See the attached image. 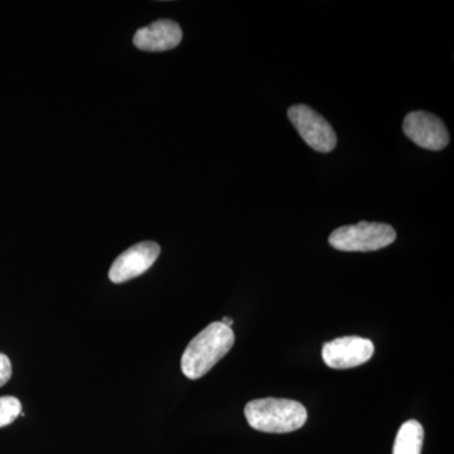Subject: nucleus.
Instances as JSON below:
<instances>
[{
	"label": "nucleus",
	"mask_w": 454,
	"mask_h": 454,
	"mask_svg": "<svg viewBox=\"0 0 454 454\" xmlns=\"http://www.w3.org/2000/svg\"><path fill=\"white\" fill-rule=\"evenodd\" d=\"M403 129L411 142L429 151H442L450 143L446 125L438 116L430 113H409L405 116Z\"/></svg>",
	"instance_id": "obj_6"
},
{
	"label": "nucleus",
	"mask_w": 454,
	"mask_h": 454,
	"mask_svg": "<svg viewBox=\"0 0 454 454\" xmlns=\"http://www.w3.org/2000/svg\"><path fill=\"white\" fill-rule=\"evenodd\" d=\"M424 429L417 420H408L397 430L393 454H422Z\"/></svg>",
	"instance_id": "obj_9"
},
{
	"label": "nucleus",
	"mask_w": 454,
	"mask_h": 454,
	"mask_svg": "<svg viewBox=\"0 0 454 454\" xmlns=\"http://www.w3.org/2000/svg\"><path fill=\"white\" fill-rule=\"evenodd\" d=\"M20 413H22V404L17 397H0V428L13 423Z\"/></svg>",
	"instance_id": "obj_10"
},
{
	"label": "nucleus",
	"mask_w": 454,
	"mask_h": 454,
	"mask_svg": "<svg viewBox=\"0 0 454 454\" xmlns=\"http://www.w3.org/2000/svg\"><path fill=\"white\" fill-rule=\"evenodd\" d=\"M12 378V364L7 355L0 352V387H4L5 384Z\"/></svg>",
	"instance_id": "obj_11"
},
{
	"label": "nucleus",
	"mask_w": 454,
	"mask_h": 454,
	"mask_svg": "<svg viewBox=\"0 0 454 454\" xmlns=\"http://www.w3.org/2000/svg\"><path fill=\"white\" fill-rule=\"evenodd\" d=\"M288 118L310 148L319 153H330L333 151L337 145V136L330 122L321 114L301 104L289 107Z\"/></svg>",
	"instance_id": "obj_4"
},
{
	"label": "nucleus",
	"mask_w": 454,
	"mask_h": 454,
	"mask_svg": "<svg viewBox=\"0 0 454 454\" xmlns=\"http://www.w3.org/2000/svg\"><path fill=\"white\" fill-rule=\"evenodd\" d=\"M160 254V247L154 241H143L119 255L109 270L113 283L121 284L145 274Z\"/></svg>",
	"instance_id": "obj_7"
},
{
	"label": "nucleus",
	"mask_w": 454,
	"mask_h": 454,
	"mask_svg": "<svg viewBox=\"0 0 454 454\" xmlns=\"http://www.w3.org/2000/svg\"><path fill=\"white\" fill-rule=\"evenodd\" d=\"M396 239L395 230L387 223H366L339 227L331 234V247L340 252L366 253L384 249Z\"/></svg>",
	"instance_id": "obj_3"
},
{
	"label": "nucleus",
	"mask_w": 454,
	"mask_h": 454,
	"mask_svg": "<svg viewBox=\"0 0 454 454\" xmlns=\"http://www.w3.org/2000/svg\"><path fill=\"white\" fill-rule=\"evenodd\" d=\"M245 417L254 429L264 433H291L301 429L309 413L301 403L291 399L264 397L247 403Z\"/></svg>",
	"instance_id": "obj_2"
},
{
	"label": "nucleus",
	"mask_w": 454,
	"mask_h": 454,
	"mask_svg": "<svg viewBox=\"0 0 454 454\" xmlns=\"http://www.w3.org/2000/svg\"><path fill=\"white\" fill-rule=\"evenodd\" d=\"M372 340L357 336L340 337L325 342L322 348V357L331 369H352L367 363L372 357Z\"/></svg>",
	"instance_id": "obj_5"
},
{
	"label": "nucleus",
	"mask_w": 454,
	"mask_h": 454,
	"mask_svg": "<svg viewBox=\"0 0 454 454\" xmlns=\"http://www.w3.org/2000/svg\"><path fill=\"white\" fill-rule=\"evenodd\" d=\"M221 324L227 325V327H232V325H234V321H232L231 318H229V317H223V321H221Z\"/></svg>",
	"instance_id": "obj_12"
},
{
	"label": "nucleus",
	"mask_w": 454,
	"mask_h": 454,
	"mask_svg": "<svg viewBox=\"0 0 454 454\" xmlns=\"http://www.w3.org/2000/svg\"><path fill=\"white\" fill-rule=\"evenodd\" d=\"M234 343L232 328L221 322H214L197 334L184 349L181 360L182 372L191 380L202 378L229 354Z\"/></svg>",
	"instance_id": "obj_1"
},
{
	"label": "nucleus",
	"mask_w": 454,
	"mask_h": 454,
	"mask_svg": "<svg viewBox=\"0 0 454 454\" xmlns=\"http://www.w3.org/2000/svg\"><path fill=\"white\" fill-rule=\"evenodd\" d=\"M182 41V29L175 20H160L143 27L134 35L137 49L148 52H162L176 49Z\"/></svg>",
	"instance_id": "obj_8"
}]
</instances>
